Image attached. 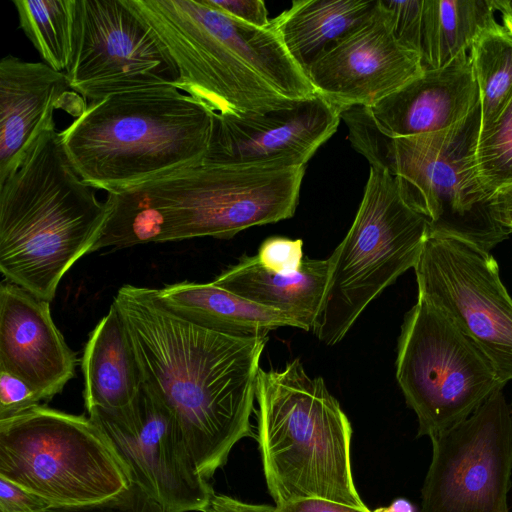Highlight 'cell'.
<instances>
[{
  "mask_svg": "<svg viewBox=\"0 0 512 512\" xmlns=\"http://www.w3.org/2000/svg\"><path fill=\"white\" fill-rule=\"evenodd\" d=\"M143 385L174 415L210 480L234 445L256 438L251 415L266 337L213 331L165 308L155 288L123 285L114 297Z\"/></svg>",
  "mask_w": 512,
  "mask_h": 512,
  "instance_id": "6da1fadb",
  "label": "cell"
},
{
  "mask_svg": "<svg viewBox=\"0 0 512 512\" xmlns=\"http://www.w3.org/2000/svg\"><path fill=\"white\" fill-rule=\"evenodd\" d=\"M125 2L173 61V86L212 114L266 113L316 94L270 27L236 20L206 0Z\"/></svg>",
  "mask_w": 512,
  "mask_h": 512,
  "instance_id": "7a4b0ae2",
  "label": "cell"
},
{
  "mask_svg": "<svg viewBox=\"0 0 512 512\" xmlns=\"http://www.w3.org/2000/svg\"><path fill=\"white\" fill-rule=\"evenodd\" d=\"M305 170L202 163L107 193L109 213L91 253L198 237L230 239L289 219Z\"/></svg>",
  "mask_w": 512,
  "mask_h": 512,
  "instance_id": "3957f363",
  "label": "cell"
},
{
  "mask_svg": "<svg viewBox=\"0 0 512 512\" xmlns=\"http://www.w3.org/2000/svg\"><path fill=\"white\" fill-rule=\"evenodd\" d=\"M109 213L73 169L54 120L0 183V270L51 302L72 266L91 253Z\"/></svg>",
  "mask_w": 512,
  "mask_h": 512,
  "instance_id": "277c9868",
  "label": "cell"
},
{
  "mask_svg": "<svg viewBox=\"0 0 512 512\" xmlns=\"http://www.w3.org/2000/svg\"><path fill=\"white\" fill-rule=\"evenodd\" d=\"M212 128L209 110L159 85L87 103L60 135L78 176L110 193L202 164Z\"/></svg>",
  "mask_w": 512,
  "mask_h": 512,
  "instance_id": "5b68a950",
  "label": "cell"
},
{
  "mask_svg": "<svg viewBox=\"0 0 512 512\" xmlns=\"http://www.w3.org/2000/svg\"><path fill=\"white\" fill-rule=\"evenodd\" d=\"M256 401V439L276 505L318 497L367 508L352 475L351 423L321 377H310L299 358L260 368Z\"/></svg>",
  "mask_w": 512,
  "mask_h": 512,
  "instance_id": "8992f818",
  "label": "cell"
},
{
  "mask_svg": "<svg viewBox=\"0 0 512 512\" xmlns=\"http://www.w3.org/2000/svg\"><path fill=\"white\" fill-rule=\"evenodd\" d=\"M341 120L352 147L395 179L404 201L427 221L428 234L458 237L489 252L508 237L478 174L480 103L445 130L409 137L382 133L366 107L342 110Z\"/></svg>",
  "mask_w": 512,
  "mask_h": 512,
  "instance_id": "52a82bcc",
  "label": "cell"
},
{
  "mask_svg": "<svg viewBox=\"0 0 512 512\" xmlns=\"http://www.w3.org/2000/svg\"><path fill=\"white\" fill-rule=\"evenodd\" d=\"M428 232L395 179L370 166L354 221L329 257L328 284L312 329L317 338L329 346L339 343L366 307L415 267Z\"/></svg>",
  "mask_w": 512,
  "mask_h": 512,
  "instance_id": "ba28073f",
  "label": "cell"
},
{
  "mask_svg": "<svg viewBox=\"0 0 512 512\" xmlns=\"http://www.w3.org/2000/svg\"><path fill=\"white\" fill-rule=\"evenodd\" d=\"M0 477L52 506L106 501L133 484L89 417L40 404L0 419Z\"/></svg>",
  "mask_w": 512,
  "mask_h": 512,
  "instance_id": "9c48e42d",
  "label": "cell"
},
{
  "mask_svg": "<svg viewBox=\"0 0 512 512\" xmlns=\"http://www.w3.org/2000/svg\"><path fill=\"white\" fill-rule=\"evenodd\" d=\"M396 378L416 413L418 436L429 437L466 419L505 385L478 347L419 297L401 326Z\"/></svg>",
  "mask_w": 512,
  "mask_h": 512,
  "instance_id": "30bf717a",
  "label": "cell"
},
{
  "mask_svg": "<svg viewBox=\"0 0 512 512\" xmlns=\"http://www.w3.org/2000/svg\"><path fill=\"white\" fill-rule=\"evenodd\" d=\"M418 297L447 316L512 380V298L489 251L467 240L428 234L414 267Z\"/></svg>",
  "mask_w": 512,
  "mask_h": 512,
  "instance_id": "8fae6325",
  "label": "cell"
},
{
  "mask_svg": "<svg viewBox=\"0 0 512 512\" xmlns=\"http://www.w3.org/2000/svg\"><path fill=\"white\" fill-rule=\"evenodd\" d=\"M419 512H509L512 405L503 389L432 437Z\"/></svg>",
  "mask_w": 512,
  "mask_h": 512,
  "instance_id": "7c38bea8",
  "label": "cell"
},
{
  "mask_svg": "<svg viewBox=\"0 0 512 512\" xmlns=\"http://www.w3.org/2000/svg\"><path fill=\"white\" fill-rule=\"evenodd\" d=\"M88 413L132 483L164 512H205L215 492L199 472L173 413L143 384L128 405Z\"/></svg>",
  "mask_w": 512,
  "mask_h": 512,
  "instance_id": "4fadbf2b",
  "label": "cell"
},
{
  "mask_svg": "<svg viewBox=\"0 0 512 512\" xmlns=\"http://www.w3.org/2000/svg\"><path fill=\"white\" fill-rule=\"evenodd\" d=\"M65 74L86 104L173 85L178 78L173 61L125 0H77L75 48Z\"/></svg>",
  "mask_w": 512,
  "mask_h": 512,
  "instance_id": "5bb4252c",
  "label": "cell"
},
{
  "mask_svg": "<svg viewBox=\"0 0 512 512\" xmlns=\"http://www.w3.org/2000/svg\"><path fill=\"white\" fill-rule=\"evenodd\" d=\"M340 121L341 110L319 94L266 113L213 114L203 163L276 169L306 166Z\"/></svg>",
  "mask_w": 512,
  "mask_h": 512,
  "instance_id": "9a60e30c",
  "label": "cell"
},
{
  "mask_svg": "<svg viewBox=\"0 0 512 512\" xmlns=\"http://www.w3.org/2000/svg\"><path fill=\"white\" fill-rule=\"evenodd\" d=\"M424 72L420 56L395 38L377 10L307 72L317 94L341 111L371 107Z\"/></svg>",
  "mask_w": 512,
  "mask_h": 512,
  "instance_id": "2e32d148",
  "label": "cell"
},
{
  "mask_svg": "<svg viewBox=\"0 0 512 512\" xmlns=\"http://www.w3.org/2000/svg\"><path fill=\"white\" fill-rule=\"evenodd\" d=\"M76 365V354L52 319L50 303L3 280L0 371L17 376L49 400L75 376Z\"/></svg>",
  "mask_w": 512,
  "mask_h": 512,
  "instance_id": "e0dca14e",
  "label": "cell"
},
{
  "mask_svg": "<svg viewBox=\"0 0 512 512\" xmlns=\"http://www.w3.org/2000/svg\"><path fill=\"white\" fill-rule=\"evenodd\" d=\"M479 103L477 82L465 52L443 68L424 70L366 108L382 133L399 138L445 130Z\"/></svg>",
  "mask_w": 512,
  "mask_h": 512,
  "instance_id": "ac0fdd59",
  "label": "cell"
},
{
  "mask_svg": "<svg viewBox=\"0 0 512 512\" xmlns=\"http://www.w3.org/2000/svg\"><path fill=\"white\" fill-rule=\"evenodd\" d=\"M67 76L42 62L11 54L0 61V183L19 166L54 110L67 111L66 95H74Z\"/></svg>",
  "mask_w": 512,
  "mask_h": 512,
  "instance_id": "d6986e66",
  "label": "cell"
},
{
  "mask_svg": "<svg viewBox=\"0 0 512 512\" xmlns=\"http://www.w3.org/2000/svg\"><path fill=\"white\" fill-rule=\"evenodd\" d=\"M330 260L305 257L301 268L289 275L263 269L256 256L243 255L212 282L242 298L280 311L300 329L312 330L328 284Z\"/></svg>",
  "mask_w": 512,
  "mask_h": 512,
  "instance_id": "ffe728a7",
  "label": "cell"
},
{
  "mask_svg": "<svg viewBox=\"0 0 512 512\" xmlns=\"http://www.w3.org/2000/svg\"><path fill=\"white\" fill-rule=\"evenodd\" d=\"M379 0H296L270 28L307 75L309 69L375 13Z\"/></svg>",
  "mask_w": 512,
  "mask_h": 512,
  "instance_id": "44dd1931",
  "label": "cell"
},
{
  "mask_svg": "<svg viewBox=\"0 0 512 512\" xmlns=\"http://www.w3.org/2000/svg\"><path fill=\"white\" fill-rule=\"evenodd\" d=\"M155 294L175 315L221 333L266 337L280 327L300 328L288 315L251 302L213 282H177L155 289Z\"/></svg>",
  "mask_w": 512,
  "mask_h": 512,
  "instance_id": "7402d4cb",
  "label": "cell"
},
{
  "mask_svg": "<svg viewBox=\"0 0 512 512\" xmlns=\"http://www.w3.org/2000/svg\"><path fill=\"white\" fill-rule=\"evenodd\" d=\"M85 408L128 405L142 387L138 360L124 320L112 302L91 331L81 360Z\"/></svg>",
  "mask_w": 512,
  "mask_h": 512,
  "instance_id": "603a6c76",
  "label": "cell"
},
{
  "mask_svg": "<svg viewBox=\"0 0 512 512\" xmlns=\"http://www.w3.org/2000/svg\"><path fill=\"white\" fill-rule=\"evenodd\" d=\"M499 0H424L421 62L424 70L447 66L468 52L498 22Z\"/></svg>",
  "mask_w": 512,
  "mask_h": 512,
  "instance_id": "cb8c5ba5",
  "label": "cell"
},
{
  "mask_svg": "<svg viewBox=\"0 0 512 512\" xmlns=\"http://www.w3.org/2000/svg\"><path fill=\"white\" fill-rule=\"evenodd\" d=\"M19 25L44 63L65 73L75 48L77 0H12Z\"/></svg>",
  "mask_w": 512,
  "mask_h": 512,
  "instance_id": "d4e9b609",
  "label": "cell"
},
{
  "mask_svg": "<svg viewBox=\"0 0 512 512\" xmlns=\"http://www.w3.org/2000/svg\"><path fill=\"white\" fill-rule=\"evenodd\" d=\"M468 56L479 90L483 128L500 113L512 94V33L497 23L476 39Z\"/></svg>",
  "mask_w": 512,
  "mask_h": 512,
  "instance_id": "484cf974",
  "label": "cell"
},
{
  "mask_svg": "<svg viewBox=\"0 0 512 512\" xmlns=\"http://www.w3.org/2000/svg\"><path fill=\"white\" fill-rule=\"evenodd\" d=\"M476 164L490 197L500 187L512 183V94L500 113L480 129Z\"/></svg>",
  "mask_w": 512,
  "mask_h": 512,
  "instance_id": "4316f807",
  "label": "cell"
},
{
  "mask_svg": "<svg viewBox=\"0 0 512 512\" xmlns=\"http://www.w3.org/2000/svg\"><path fill=\"white\" fill-rule=\"evenodd\" d=\"M380 4L397 41L420 56L424 0H380Z\"/></svg>",
  "mask_w": 512,
  "mask_h": 512,
  "instance_id": "83f0119b",
  "label": "cell"
},
{
  "mask_svg": "<svg viewBox=\"0 0 512 512\" xmlns=\"http://www.w3.org/2000/svg\"><path fill=\"white\" fill-rule=\"evenodd\" d=\"M260 266L272 273L289 275L297 272L303 263V241L281 236L265 239L257 255Z\"/></svg>",
  "mask_w": 512,
  "mask_h": 512,
  "instance_id": "f1b7e54d",
  "label": "cell"
},
{
  "mask_svg": "<svg viewBox=\"0 0 512 512\" xmlns=\"http://www.w3.org/2000/svg\"><path fill=\"white\" fill-rule=\"evenodd\" d=\"M42 512H164L139 486L132 484L106 501L77 506H51Z\"/></svg>",
  "mask_w": 512,
  "mask_h": 512,
  "instance_id": "f546056e",
  "label": "cell"
},
{
  "mask_svg": "<svg viewBox=\"0 0 512 512\" xmlns=\"http://www.w3.org/2000/svg\"><path fill=\"white\" fill-rule=\"evenodd\" d=\"M41 400L25 381L9 372L0 371V419L38 405Z\"/></svg>",
  "mask_w": 512,
  "mask_h": 512,
  "instance_id": "4dcf8cb0",
  "label": "cell"
},
{
  "mask_svg": "<svg viewBox=\"0 0 512 512\" xmlns=\"http://www.w3.org/2000/svg\"><path fill=\"white\" fill-rule=\"evenodd\" d=\"M51 506L44 498L0 477V512H42Z\"/></svg>",
  "mask_w": 512,
  "mask_h": 512,
  "instance_id": "1f68e13d",
  "label": "cell"
},
{
  "mask_svg": "<svg viewBox=\"0 0 512 512\" xmlns=\"http://www.w3.org/2000/svg\"><path fill=\"white\" fill-rule=\"evenodd\" d=\"M206 2L224 14L258 27L269 28L271 19L265 3L261 0H206Z\"/></svg>",
  "mask_w": 512,
  "mask_h": 512,
  "instance_id": "d6a6232c",
  "label": "cell"
},
{
  "mask_svg": "<svg viewBox=\"0 0 512 512\" xmlns=\"http://www.w3.org/2000/svg\"><path fill=\"white\" fill-rule=\"evenodd\" d=\"M276 506V512H372L318 497L295 499Z\"/></svg>",
  "mask_w": 512,
  "mask_h": 512,
  "instance_id": "836d02e7",
  "label": "cell"
},
{
  "mask_svg": "<svg viewBox=\"0 0 512 512\" xmlns=\"http://www.w3.org/2000/svg\"><path fill=\"white\" fill-rule=\"evenodd\" d=\"M490 207L497 223L512 233V183L497 189L490 197Z\"/></svg>",
  "mask_w": 512,
  "mask_h": 512,
  "instance_id": "e575fe53",
  "label": "cell"
},
{
  "mask_svg": "<svg viewBox=\"0 0 512 512\" xmlns=\"http://www.w3.org/2000/svg\"><path fill=\"white\" fill-rule=\"evenodd\" d=\"M205 512H276V506L250 504L224 494L214 493Z\"/></svg>",
  "mask_w": 512,
  "mask_h": 512,
  "instance_id": "d590c367",
  "label": "cell"
},
{
  "mask_svg": "<svg viewBox=\"0 0 512 512\" xmlns=\"http://www.w3.org/2000/svg\"><path fill=\"white\" fill-rule=\"evenodd\" d=\"M372 512H416V510L411 502L404 498H398L389 506L379 507Z\"/></svg>",
  "mask_w": 512,
  "mask_h": 512,
  "instance_id": "8d00e7d4",
  "label": "cell"
},
{
  "mask_svg": "<svg viewBox=\"0 0 512 512\" xmlns=\"http://www.w3.org/2000/svg\"><path fill=\"white\" fill-rule=\"evenodd\" d=\"M500 14L503 25L512 33V2L507 0H499Z\"/></svg>",
  "mask_w": 512,
  "mask_h": 512,
  "instance_id": "74e56055",
  "label": "cell"
}]
</instances>
